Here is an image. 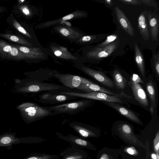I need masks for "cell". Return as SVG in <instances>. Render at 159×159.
<instances>
[{
	"label": "cell",
	"mask_w": 159,
	"mask_h": 159,
	"mask_svg": "<svg viewBox=\"0 0 159 159\" xmlns=\"http://www.w3.org/2000/svg\"><path fill=\"white\" fill-rule=\"evenodd\" d=\"M52 93L53 94H65L76 97H80L110 102H119L121 103H124L122 100V97L129 98V96L124 93L114 95L98 92L82 93L75 91L73 92L53 91L52 92Z\"/></svg>",
	"instance_id": "1"
},
{
	"label": "cell",
	"mask_w": 159,
	"mask_h": 159,
	"mask_svg": "<svg viewBox=\"0 0 159 159\" xmlns=\"http://www.w3.org/2000/svg\"><path fill=\"white\" fill-rule=\"evenodd\" d=\"M89 102L86 100L62 104L49 107H44L52 112L53 115L61 113L73 114L83 110L87 107Z\"/></svg>",
	"instance_id": "2"
},
{
	"label": "cell",
	"mask_w": 159,
	"mask_h": 159,
	"mask_svg": "<svg viewBox=\"0 0 159 159\" xmlns=\"http://www.w3.org/2000/svg\"><path fill=\"white\" fill-rule=\"evenodd\" d=\"M143 81L137 74H134L130 78V85L135 99L142 105L147 107L148 102L146 93L140 83Z\"/></svg>",
	"instance_id": "3"
},
{
	"label": "cell",
	"mask_w": 159,
	"mask_h": 159,
	"mask_svg": "<svg viewBox=\"0 0 159 159\" xmlns=\"http://www.w3.org/2000/svg\"><path fill=\"white\" fill-rule=\"evenodd\" d=\"M118 43L115 41L102 48L95 47L88 51L86 56L90 59L102 60L108 57L116 49Z\"/></svg>",
	"instance_id": "4"
},
{
	"label": "cell",
	"mask_w": 159,
	"mask_h": 159,
	"mask_svg": "<svg viewBox=\"0 0 159 159\" xmlns=\"http://www.w3.org/2000/svg\"><path fill=\"white\" fill-rule=\"evenodd\" d=\"M78 68L84 73L93 77L105 86L111 88L114 86L113 82L102 72L85 66H79Z\"/></svg>",
	"instance_id": "5"
},
{
	"label": "cell",
	"mask_w": 159,
	"mask_h": 159,
	"mask_svg": "<svg viewBox=\"0 0 159 159\" xmlns=\"http://www.w3.org/2000/svg\"><path fill=\"white\" fill-rule=\"evenodd\" d=\"M118 130L122 139L134 145L145 148V145L135 136L131 127L129 125L121 124L118 126Z\"/></svg>",
	"instance_id": "6"
},
{
	"label": "cell",
	"mask_w": 159,
	"mask_h": 159,
	"mask_svg": "<svg viewBox=\"0 0 159 159\" xmlns=\"http://www.w3.org/2000/svg\"><path fill=\"white\" fill-rule=\"evenodd\" d=\"M80 77L81 80V84L77 89L85 93L98 92L111 95H118L119 94L114 93L110 90L100 87L86 79L82 77Z\"/></svg>",
	"instance_id": "7"
},
{
	"label": "cell",
	"mask_w": 159,
	"mask_h": 159,
	"mask_svg": "<svg viewBox=\"0 0 159 159\" xmlns=\"http://www.w3.org/2000/svg\"><path fill=\"white\" fill-rule=\"evenodd\" d=\"M53 77L57 79L64 86L72 89H77L81 81L80 77L74 75L56 73Z\"/></svg>",
	"instance_id": "8"
},
{
	"label": "cell",
	"mask_w": 159,
	"mask_h": 159,
	"mask_svg": "<svg viewBox=\"0 0 159 159\" xmlns=\"http://www.w3.org/2000/svg\"><path fill=\"white\" fill-rule=\"evenodd\" d=\"M76 97L62 94H52L46 92L39 96L40 101L43 103L54 104L75 99Z\"/></svg>",
	"instance_id": "9"
},
{
	"label": "cell",
	"mask_w": 159,
	"mask_h": 159,
	"mask_svg": "<svg viewBox=\"0 0 159 159\" xmlns=\"http://www.w3.org/2000/svg\"><path fill=\"white\" fill-rule=\"evenodd\" d=\"M87 15L86 13L83 11L77 10L60 19L42 23L39 25V27L40 29L48 27L63 21L84 17Z\"/></svg>",
	"instance_id": "10"
},
{
	"label": "cell",
	"mask_w": 159,
	"mask_h": 159,
	"mask_svg": "<svg viewBox=\"0 0 159 159\" xmlns=\"http://www.w3.org/2000/svg\"><path fill=\"white\" fill-rule=\"evenodd\" d=\"M15 133H7L0 136V147H11L14 144L28 143L29 139L16 138Z\"/></svg>",
	"instance_id": "11"
},
{
	"label": "cell",
	"mask_w": 159,
	"mask_h": 159,
	"mask_svg": "<svg viewBox=\"0 0 159 159\" xmlns=\"http://www.w3.org/2000/svg\"><path fill=\"white\" fill-rule=\"evenodd\" d=\"M54 29L66 39L75 41L84 35L80 32L67 26H57L54 27Z\"/></svg>",
	"instance_id": "12"
},
{
	"label": "cell",
	"mask_w": 159,
	"mask_h": 159,
	"mask_svg": "<svg viewBox=\"0 0 159 159\" xmlns=\"http://www.w3.org/2000/svg\"><path fill=\"white\" fill-rule=\"evenodd\" d=\"M117 20L122 28L130 36H134L133 27L123 12L117 6L115 7Z\"/></svg>",
	"instance_id": "13"
},
{
	"label": "cell",
	"mask_w": 159,
	"mask_h": 159,
	"mask_svg": "<svg viewBox=\"0 0 159 159\" xmlns=\"http://www.w3.org/2000/svg\"><path fill=\"white\" fill-rule=\"evenodd\" d=\"M148 17L150 27V30L152 39L157 41L159 32V20L155 14L148 13Z\"/></svg>",
	"instance_id": "14"
},
{
	"label": "cell",
	"mask_w": 159,
	"mask_h": 159,
	"mask_svg": "<svg viewBox=\"0 0 159 159\" xmlns=\"http://www.w3.org/2000/svg\"><path fill=\"white\" fill-rule=\"evenodd\" d=\"M109 105L116 110L121 114L130 120L137 123L142 125V123L138 116L133 112L113 102H108Z\"/></svg>",
	"instance_id": "15"
},
{
	"label": "cell",
	"mask_w": 159,
	"mask_h": 159,
	"mask_svg": "<svg viewBox=\"0 0 159 159\" xmlns=\"http://www.w3.org/2000/svg\"><path fill=\"white\" fill-rule=\"evenodd\" d=\"M50 48L54 55L59 58L73 60L77 59V58L69 52L65 47L61 46H52Z\"/></svg>",
	"instance_id": "16"
},
{
	"label": "cell",
	"mask_w": 159,
	"mask_h": 159,
	"mask_svg": "<svg viewBox=\"0 0 159 159\" xmlns=\"http://www.w3.org/2000/svg\"><path fill=\"white\" fill-rule=\"evenodd\" d=\"M138 26L140 33L143 39L145 40H148L150 38V32L144 12H142L139 17Z\"/></svg>",
	"instance_id": "17"
},
{
	"label": "cell",
	"mask_w": 159,
	"mask_h": 159,
	"mask_svg": "<svg viewBox=\"0 0 159 159\" xmlns=\"http://www.w3.org/2000/svg\"><path fill=\"white\" fill-rule=\"evenodd\" d=\"M106 36L107 34H103L84 35L74 42L81 45H88L102 40Z\"/></svg>",
	"instance_id": "18"
},
{
	"label": "cell",
	"mask_w": 159,
	"mask_h": 159,
	"mask_svg": "<svg viewBox=\"0 0 159 159\" xmlns=\"http://www.w3.org/2000/svg\"><path fill=\"white\" fill-rule=\"evenodd\" d=\"M135 61L142 76L145 75L144 60L143 55L137 44L134 45Z\"/></svg>",
	"instance_id": "19"
},
{
	"label": "cell",
	"mask_w": 159,
	"mask_h": 159,
	"mask_svg": "<svg viewBox=\"0 0 159 159\" xmlns=\"http://www.w3.org/2000/svg\"><path fill=\"white\" fill-rule=\"evenodd\" d=\"M146 88L150 100L151 105L150 110L151 114L152 115L156 106V100L155 89L152 80H150L146 83Z\"/></svg>",
	"instance_id": "20"
},
{
	"label": "cell",
	"mask_w": 159,
	"mask_h": 159,
	"mask_svg": "<svg viewBox=\"0 0 159 159\" xmlns=\"http://www.w3.org/2000/svg\"><path fill=\"white\" fill-rule=\"evenodd\" d=\"M70 126L83 137H87L96 136L95 133L82 123H72L70 124Z\"/></svg>",
	"instance_id": "21"
},
{
	"label": "cell",
	"mask_w": 159,
	"mask_h": 159,
	"mask_svg": "<svg viewBox=\"0 0 159 159\" xmlns=\"http://www.w3.org/2000/svg\"><path fill=\"white\" fill-rule=\"evenodd\" d=\"M113 77L115 85L117 88L123 89L126 86V82L122 75L117 70H115L113 72Z\"/></svg>",
	"instance_id": "22"
},
{
	"label": "cell",
	"mask_w": 159,
	"mask_h": 159,
	"mask_svg": "<svg viewBox=\"0 0 159 159\" xmlns=\"http://www.w3.org/2000/svg\"><path fill=\"white\" fill-rule=\"evenodd\" d=\"M117 38V35L115 34L110 35L107 36L106 40L102 43H100L96 47H98L102 48L104 47L110 43L115 42Z\"/></svg>",
	"instance_id": "23"
},
{
	"label": "cell",
	"mask_w": 159,
	"mask_h": 159,
	"mask_svg": "<svg viewBox=\"0 0 159 159\" xmlns=\"http://www.w3.org/2000/svg\"><path fill=\"white\" fill-rule=\"evenodd\" d=\"M55 156L48 155H35L27 157L23 159H52Z\"/></svg>",
	"instance_id": "24"
},
{
	"label": "cell",
	"mask_w": 159,
	"mask_h": 159,
	"mask_svg": "<svg viewBox=\"0 0 159 159\" xmlns=\"http://www.w3.org/2000/svg\"><path fill=\"white\" fill-rule=\"evenodd\" d=\"M154 69L158 76L159 75V55L154 54L152 58Z\"/></svg>",
	"instance_id": "25"
},
{
	"label": "cell",
	"mask_w": 159,
	"mask_h": 159,
	"mask_svg": "<svg viewBox=\"0 0 159 159\" xmlns=\"http://www.w3.org/2000/svg\"><path fill=\"white\" fill-rule=\"evenodd\" d=\"M153 146L155 152L156 154H159V132H157L155 137L153 140Z\"/></svg>",
	"instance_id": "26"
},
{
	"label": "cell",
	"mask_w": 159,
	"mask_h": 159,
	"mask_svg": "<svg viewBox=\"0 0 159 159\" xmlns=\"http://www.w3.org/2000/svg\"><path fill=\"white\" fill-rule=\"evenodd\" d=\"M124 151L127 153L133 156H137L139 152L136 149L133 147H126L125 148Z\"/></svg>",
	"instance_id": "27"
},
{
	"label": "cell",
	"mask_w": 159,
	"mask_h": 159,
	"mask_svg": "<svg viewBox=\"0 0 159 159\" xmlns=\"http://www.w3.org/2000/svg\"><path fill=\"white\" fill-rule=\"evenodd\" d=\"M120 2L126 4L137 5H141V0H120Z\"/></svg>",
	"instance_id": "28"
},
{
	"label": "cell",
	"mask_w": 159,
	"mask_h": 159,
	"mask_svg": "<svg viewBox=\"0 0 159 159\" xmlns=\"http://www.w3.org/2000/svg\"><path fill=\"white\" fill-rule=\"evenodd\" d=\"M14 25L19 32L26 35L29 37L30 38H31V36L26 31L25 29L22 27L20 26V25L17 23L16 21H15V22L14 23Z\"/></svg>",
	"instance_id": "29"
},
{
	"label": "cell",
	"mask_w": 159,
	"mask_h": 159,
	"mask_svg": "<svg viewBox=\"0 0 159 159\" xmlns=\"http://www.w3.org/2000/svg\"><path fill=\"white\" fill-rule=\"evenodd\" d=\"M74 142L76 144L81 146H85L88 145L87 141L81 139H76L74 140Z\"/></svg>",
	"instance_id": "30"
},
{
	"label": "cell",
	"mask_w": 159,
	"mask_h": 159,
	"mask_svg": "<svg viewBox=\"0 0 159 159\" xmlns=\"http://www.w3.org/2000/svg\"><path fill=\"white\" fill-rule=\"evenodd\" d=\"M142 3H143L149 6H151L155 7L157 6L154 1L153 0H141Z\"/></svg>",
	"instance_id": "31"
},
{
	"label": "cell",
	"mask_w": 159,
	"mask_h": 159,
	"mask_svg": "<svg viewBox=\"0 0 159 159\" xmlns=\"http://www.w3.org/2000/svg\"><path fill=\"white\" fill-rule=\"evenodd\" d=\"M82 158V156L81 155L77 154L70 155L65 157L64 159H81Z\"/></svg>",
	"instance_id": "32"
},
{
	"label": "cell",
	"mask_w": 159,
	"mask_h": 159,
	"mask_svg": "<svg viewBox=\"0 0 159 159\" xmlns=\"http://www.w3.org/2000/svg\"><path fill=\"white\" fill-rule=\"evenodd\" d=\"M11 54L14 56H16L17 55L18 51L17 49L15 47H12L10 51Z\"/></svg>",
	"instance_id": "33"
},
{
	"label": "cell",
	"mask_w": 159,
	"mask_h": 159,
	"mask_svg": "<svg viewBox=\"0 0 159 159\" xmlns=\"http://www.w3.org/2000/svg\"><path fill=\"white\" fill-rule=\"evenodd\" d=\"M23 12L26 15H28L30 14V11L28 8L26 7H24L22 9Z\"/></svg>",
	"instance_id": "34"
},
{
	"label": "cell",
	"mask_w": 159,
	"mask_h": 159,
	"mask_svg": "<svg viewBox=\"0 0 159 159\" xmlns=\"http://www.w3.org/2000/svg\"><path fill=\"white\" fill-rule=\"evenodd\" d=\"M104 3L109 7L113 5V3L112 1L111 0H104Z\"/></svg>",
	"instance_id": "35"
},
{
	"label": "cell",
	"mask_w": 159,
	"mask_h": 159,
	"mask_svg": "<svg viewBox=\"0 0 159 159\" xmlns=\"http://www.w3.org/2000/svg\"><path fill=\"white\" fill-rule=\"evenodd\" d=\"M11 47L10 45H7L5 46L3 49V50L6 52H10L11 49Z\"/></svg>",
	"instance_id": "36"
},
{
	"label": "cell",
	"mask_w": 159,
	"mask_h": 159,
	"mask_svg": "<svg viewBox=\"0 0 159 159\" xmlns=\"http://www.w3.org/2000/svg\"><path fill=\"white\" fill-rule=\"evenodd\" d=\"M10 39L11 40L15 42H17L19 40L18 37L14 35L10 36Z\"/></svg>",
	"instance_id": "37"
},
{
	"label": "cell",
	"mask_w": 159,
	"mask_h": 159,
	"mask_svg": "<svg viewBox=\"0 0 159 159\" xmlns=\"http://www.w3.org/2000/svg\"><path fill=\"white\" fill-rule=\"evenodd\" d=\"M100 159H109L108 155L106 154H103Z\"/></svg>",
	"instance_id": "38"
},
{
	"label": "cell",
	"mask_w": 159,
	"mask_h": 159,
	"mask_svg": "<svg viewBox=\"0 0 159 159\" xmlns=\"http://www.w3.org/2000/svg\"><path fill=\"white\" fill-rule=\"evenodd\" d=\"M151 159H157V156L156 153H152L151 154Z\"/></svg>",
	"instance_id": "39"
},
{
	"label": "cell",
	"mask_w": 159,
	"mask_h": 159,
	"mask_svg": "<svg viewBox=\"0 0 159 159\" xmlns=\"http://www.w3.org/2000/svg\"><path fill=\"white\" fill-rule=\"evenodd\" d=\"M157 156V159H159V154H156Z\"/></svg>",
	"instance_id": "40"
},
{
	"label": "cell",
	"mask_w": 159,
	"mask_h": 159,
	"mask_svg": "<svg viewBox=\"0 0 159 159\" xmlns=\"http://www.w3.org/2000/svg\"><path fill=\"white\" fill-rule=\"evenodd\" d=\"M21 1L22 2H23V1H24V0H21Z\"/></svg>",
	"instance_id": "41"
}]
</instances>
